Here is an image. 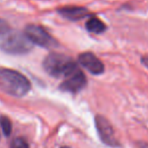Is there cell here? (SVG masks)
<instances>
[{"label": "cell", "instance_id": "obj_1", "mask_svg": "<svg viewBox=\"0 0 148 148\" xmlns=\"http://www.w3.org/2000/svg\"><path fill=\"white\" fill-rule=\"evenodd\" d=\"M0 89L13 97H24L30 92L31 83L17 71L0 68Z\"/></svg>", "mask_w": 148, "mask_h": 148}, {"label": "cell", "instance_id": "obj_2", "mask_svg": "<svg viewBox=\"0 0 148 148\" xmlns=\"http://www.w3.org/2000/svg\"><path fill=\"white\" fill-rule=\"evenodd\" d=\"M45 71L54 78H66L78 69L76 62L70 57L58 53H51L43 62Z\"/></svg>", "mask_w": 148, "mask_h": 148}, {"label": "cell", "instance_id": "obj_3", "mask_svg": "<svg viewBox=\"0 0 148 148\" xmlns=\"http://www.w3.org/2000/svg\"><path fill=\"white\" fill-rule=\"evenodd\" d=\"M0 47L4 51L12 55H22L26 53L32 49L33 42L28 38L24 33L18 32H7L4 34L1 39Z\"/></svg>", "mask_w": 148, "mask_h": 148}, {"label": "cell", "instance_id": "obj_4", "mask_svg": "<svg viewBox=\"0 0 148 148\" xmlns=\"http://www.w3.org/2000/svg\"><path fill=\"white\" fill-rule=\"evenodd\" d=\"M24 34L32 41L33 45H37L39 47H46V49H54L59 45L57 40L41 25L30 24L24 29Z\"/></svg>", "mask_w": 148, "mask_h": 148}, {"label": "cell", "instance_id": "obj_5", "mask_svg": "<svg viewBox=\"0 0 148 148\" xmlns=\"http://www.w3.org/2000/svg\"><path fill=\"white\" fill-rule=\"evenodd\" d=\"M95 127H97L99 138L101 139V141L105 144L112 147L120 146L118 140L115 137L114 129H113L111 123L104 117V116L97 115L95 117Z\"/></svg>", "mask_w": 148, "mask_h": 148}, {"label": "cell", "instance_id": "obj_6", "mask_svg": "<svg viewBox=\"0 0 148 148\" xmlns=\"http://www.w3.org/2000/svg\"><path fill=\"white\" fill-rule=\"evenodd\" d=\"M85 85H86V77L78 68L66 77L63 83L60 85V89L69 93H77L84 88Z\"/></svg>", "mask_w": 148, "mask_h": 148}, {"label": "cell", "instance_id": "obj_7", "mask_svg": "<svg viewBox=\"0 0 148 148\" xmlns=\"http://www.w3.org/2000/svg\"><path fill=\"white\" fill-rule=\"evenodd\" d=\"M78 62L92 75H101L105 72L103 62L92 53H82L78 57Z\"/></svg>", "mask_w": 148, "mask_h": 148}, {"label": "cell", "instance_id": "obj_8", "mask_svg": "<svg viewBox=\"0 0 148 148\" xmlns=\"http://www.w3.org/2000/svg\"><path fill=\"white\" fill-rule=\"evenodd\" d=\"M58 12L61 14L63 17L67 18L69 20H80L84 17H87L89 15V11L87 8L80 7V6H65L58 9Z\"/></svg>", "mask_w": 148, "mask_h": 148}, {"label": "cell", "instance_id": "obj_9", "mask_svg": "<svg viewBox=\"0 0 148 148\" xmlns=\"http://www.w3.org/2000/svg\"><path fill=\"white\" fill-rule=\"evenodd\" d=\"M85 26H86V29L88 31H90L92 33H97V34L103 33L107 30V25L95 16H90L87 19Z\"/></svg>", "mask_w": 148, "mask_h": 148}, {"label": "cell", "instance_id": "obj_10", "mask_svg": "<svg viewBox=\"0 0 148 148\" xmlns=\"http://www.w3.org/2000/svg\"><path fill=\"white\" fill-rule=\"evenodd\" d=\"M0 125H1V128H2V131H3L4 135L9 136L10 133H11V130H12L11 122H10L9 119L7 117L2 116V117L0 118Z\"/></svg>", "mask_w": 148, "mask_h": 148}, {"label": "cell", "instance_id": "obj_11", "mask_svg": "<svg viewBox=\"0 0 148 148\" xmlns=\"http://www.w3.org/2000/svg\"><path fill=\"white\" fill-rule=\"evenodd\" d=\"M10 148H30V147H28V142H26L24 138H22V137H17V138H15L11 142Z\"/></svg>", "mask_w": 148, "mask_h": 148}, {"label": "cell", "instance_id": "obj_12", "mask_svg": "<svg viewBox=\"0 0 148 148\" xmlns=\"http://www.w3.org/2000/svg\"><path fill=\"white\" fill-rule=\"evenodd\" d=\"M10 31V26L6 20L0 18V35H4Z\"/></svg>", "mask_w": 148, "mask_h": 148}, {"label": "cell", "instance_id": "obj_13", "mask_svg": "<svg viewBox=\"0 0 148 148\" xmlns=\"http://www.w3.org/2000/svg\"><path fill=\"white\" fill-rule=\"evenodd\" d=\"M141 62H142V64H144L146 68H148V53L141 58Z\"/></svg>", "mask_w": 148, "mask_h": 148}, {"label": "cell", "instance_id": "obj_14", "mask_svg": "<svg viewBox=\"0 0 148 148\" xmlns=\"http://www.w3.org/2000/svg\"><path fill=\"white\" fill-rule=\"evenodd\" d=\"M62 148H69V147H62Z\"/></svg>", "mask_w": 148, "mask_h": 148}]
</instances>
